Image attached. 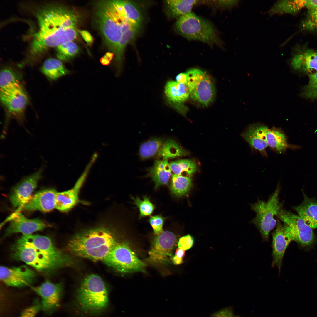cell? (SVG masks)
Instances as JSON below:
<instances>
[{
    "instance_id": "obj_18",
    "label": "cell",
    "mask_w": 317,
    "mask_h": 317,
    "mask_svg": "<svg viewBox=\"0 0 317 317\" xmlns=\"http://www.w3.org/2000/svg\"><path fill=\"white\" fill-rule=\"evenodd\" d=\"M10 219V222L5 233L6 236L16 233H21L23 235H30L43 230L48 225L44 221L39 219H28L20 212H15Z\"/></svg>"
},
{
    "instance_id": "obj_39",
    "label": "cell",
    "mask_w": 317,
    "mask_h": 317,
    "mask_svg": "<svg viewBox=\"0 0 317 317\" xmlns=\"http://www.w3.org/2000/svg\"><path fill=\"white\" fill-rule=\"evenodd\" d=\"M302 26L305 30L317 31V9L308 12L306 18L303 21Z\"/></svg>"
},
{
    "instance_id": "obj_30",
    "label": "cell",
    "mask_w": 317,
    "mask_h": 317,
    "mask_svg": "<svg viewBox=\"0 0 317 317\" xmlns=\"http://www.w3.org/2000/svg\"><path fill=\"white\" fill-rule=\"evenodd\" d=\"M118 1L123 15L131 24L139 29L142 23L143 18L139 8L131 1L118 0Z\"/></svg>"
},
{
    "instance_id": "obj_37",
    "label": "cell",
    "mask_w": 317,
    "mask_h": 317,
    "mask_svg": "<svg viewBox=\"0 0 317 317\" xmlns=\"http://www.w3.org/2000/svg\"><path fill=\"white\" fill-rule=\"evenodd\" d=\"M134 200V203L139 208L140 211L139 218L150 215L155 208L154 205L151 202L149 198L146 196L143 197L144 200H141L137 197L135 198L132 197Z\"/></svg>"
},
{
    "instance_id": "obj_48",
    "label": "cell",
    "mask_w": 317,
    "mask_h": 317,
    "mask_svg": "<svg viewBox=\"0 0 317 317\" xmlns=\"http://www.w3.org/2000/svg\"><path fill=\"white\" fill-rule=\"evenodd\" d=\"M78 31L87 43L89 44H92L93 43V38L89 32L84 30H79Z\"/></svg>"
},
{
    "instance_id": "obj_14",
    "label": "cell",
    "mask_w": 317,
    "mask_h": 317,
    "mask_svg": "<svg viewBox=\"0 0 317 317\" xmlns=\"http://www.w3.org/2000/svg\"><path fill=\"white\" fill-rule=\"evenodd\" d=\"M32 289L41 298V309L50 315L58 307L62 295L63 287L60 283H54L46 281Z\"/></svg>"
},
{
    "instance_id": "obj_36",
    "label": "cell",
    "mask_w": 317,
    "mask_h": 317,
    "mask_svg": "<svg viewBox=\"0 0 317 317\" xmlns=\"http://www.w3.org/2000/svg\"><path fill=\"white\" fill-rule=\"evenodd\" d=\"M79 50L76 44L73 41H68L57 47L56 55L59 60L68 61L74 57Z\"/></svg>"
},
{
    "instance_id": "obj_46",
    "label": "cell",
    "mask_w": 317,
    "mask_h": 317,
    "mask_svg": "<svg viewBox=\"0 0 317 317\" xmlns=\"http://www.w3.org/2000/svg\"><path fill=\"white\" fill-rule=\"evenodd\" d=\"M114 55L112 53L110 52L107 53L100 59V62L101 63L104 65H109L113 58Z\"/></svg>"
},
{
    "instance_id": "obj_28",
    "label": "cell",
    "mask_w": 317,
    "mask_h": 317,
    "mask_svg": "<svg viewBox=\"0 0 317 317\" xmlns=\"http://www.w3.org/2000/svg\"><path fill=\"white\" fill-rule=\"evenodd\" d=\"M165 93L169 100L174 103H181L190 96V90L188 84H181L171 80L165 85Z\"/></svg>"
},
{
    "instance_id": "obj_11",
    "label": "cell",
    "mask_w": 317,
    "mask_h": 317,
    "mask_svg": "<svg viewBox=\"0 0 317 317\" xmlns=\"http://www.w3.org/2000/svg\"><path fill=\"white\" fill-rule=\"evenodd\" d=\"M277 217L284 222L285 229L292 241L304 246H309L314 242L315 236L312 229L298 215L281 208Z\"/></svg>"
},
{
    "instance_id": "obj_23",
    "label": "cell",
    "mask_w": 317,
    "mask_h": 317,
    "mask_svg": "<svg viewBox=\"0 0 317 317\" xmlns=\"http://www.w3.org/2000/svg\"><path fill=\"white\" fill-rule=\"evenodd\" d=\"M294 70L307 73L308 75L317 72V51L307 49L295 54L290 61Z\"/></svg>"
},
{
    "instance_id": "obj_24",
    "label": "cell",
    "mask_w": 317,
    "mask_h": 317,
    "mask_svg": "<svg viewBox=\"0 0 317 317\" xmlns=\"http://www.w3.org/2000/svg\"><path fill=\"white\" fill-rule=\"evenodd\" d=\"M300 205L293 208L306 224L312 229L317 228V200L303 194Z\"/></svg>"
},
{
    "instance_id": "obj_26",
    "label": "cell",
    "mask_w": 317,
    "mask_h": 317,
    "mask_svg": "<svg viewBox=\"0 0 317 317\" xmlns=\"http://www.w3.org/2000/svg\"><path fill=\"white\" fill-rule=\"evenodd\" d=\"M155 184V189L167 184L171 175V171L167 160H157L153 166L147 169Z\"/></svg>"
},
{
    "instance_id": "obj_35",
    "label": "cell",
    "mask_w": 317,
    "mask_h": 317,
    "mask_svg": "<svg viewBox=\"0 0 317 317\" xmlns=\"http://www.w3.org/2000/svg\"><path fill=\"white\" fill-rule=\"evenodd\" d=\"M139 30L136 28L132 27L127 30L123 34L114 54L118 66L121 64L127 45L135 38Z\"/></svg>"
},
{
    "instance_id": "obj_40",
    "label": "cell",
    "mask_w": 317,
    "mask_h": 317,
    "mask_svg": "<svg viewBox=\"0 0 317 317\" xmlns=\"http://www.w3.org/2000/svg\"><path fill=\"white\" fill-rule=\"evenodd\" d=\"M164 218L160 215L151 216L148 222L152 227L154 233L156 235L160 234L163 231V226Z\"/></svg>"
},
{
    "instance_id": "obj_33",
    "label": "cell",
    "mask_w": 317,
    "mask_h": 317,
    "mask_svg": "<svg viewBox=\"0 0 317 317\" xmlns=\"http://www.w3.org/2000/svg\"><path fill=\"white\" fill-rule=\"evenodd\" d=\"M192 179L190 177L173 174L170 188L172 193L178 196L187 194L192 187Z\"/></svg>"
},
{
    "instance_id": "obj_42",
    "label": "cell",
    "mask_w": 317,
    "mask_h": 317,
    "mask_svg": "<svg viewBox=\"0 0 317 317\" xmlns=\"http://www.w3.org/2000/svg\"><path fill=\"white\" fill-rule=\"evenodd\" d=\"M194 239L190 235H187L181 237L178 242V247L183 250L190 249L193 245Z\"/></svg>"
},
{
    "instance_id": "obj_8",
    "label": "cell",
    "mask_w": 317,
    "mask_h": 317,
    "mask_svg": "<svg viewBox=\"0 0 317 317\" xmlns=\"http://www.w3.org/2000/svg\"><path fill=\"white\" fill-rule=\"evenodd\" d=\"M12 257L22 261L39 272H50L59 268L47 255L20 238L11 247Z\"/></svg>"
},
{
    "instance_id": "obj_17",
    "label": "cell",
    "mask_w": 317,
    "mask_h": 317,
    "mask_svg": "<svg viewBox=\"0 0 317 317\" xmlns=\"http://www.w3.org/2000/svg\"><path fill=\"white\" fill-rule=\"evenodd\" d=\"M0 100L9 113L20 119L28 102L23 86L7 92L0 93Z\"/></svg>"
},
{
    "instance_id": "obj_12",
    "label": "cell",
    "mask_w": 317,
    "mask_h": 317,
    "mask_svg": "<svg viewBox=\"0 0 317 317\" xmlns=\"http://www.w3.org/2000/svg\"><path fill=\"white\" fill-rule=\"evenodd\" d=\"M177 241L175 235L168 231L156 235L148 252L146 261L154 265L166 264L172 260Z\"/></svg>"
},
{
    "instance_id": "obj_50",
    "label": "cell",
    "mask_w": 317,
    "mask_h": 317,
    "mask_svg": "<svg viewBox=\"0 0 317 317\" xmlns=\"http://www.w3.org/2000/svg\"><path fill=\"white\" fill-rule=\"evenodd\" d=\"M233 317H240L238 316H233Z\"/></svg>"
},
{
    "instance_id": "obj_49",
    "label": "cell",
    "mask_w": 317,
    "mask_h": 317,
    "mask_svg": "<svg viewBox=\"0 0 317 317\" xmlns=\"http://www.w3.org/2000/svg\"><path fill=\"white\" fill-rule=\"evenodd\" d=\"M308 12L313 11L317 9V0H308L305 4Z\"/></svg>"
},
{
    "instance_id": "obj_47",
    "label": "cell",
    "mask_w": 317,
    "mask_h": 317,
    "mask_svg": "<svg viewBox=\"0 0 317 317\" xmlns=\"http://www.w3.org/2000/svg\"><path fill=\"white\" fill-rule=\"evenodd\" d=\"M176 82L183 84H188V77L187 72L181 73L178 75L176 77Z\"/></svg>"
},
{
    "instance_id": "obj_21",
    "label": "cell",
    "mask_w": 317,
    "mask_h": 317,
    "mask_svg": "<svg viewBox=\"0 0 317 317\" xmlns=\"http://www.w3.org/2000/svg\"><path fill=\"white\" fill-rule=\"evenodd\" d=\"M272 265L276 266L280 272L284 252L292 240L287 234L284 225L279 220L276 224V229L272 234Z\"/></svg>"
},
{
    "instance_id": "obj_32",
    "label": "cell",
    "mask_w": 317,
    "mask_h": 317,
    "mask_svg": "<svg viewBox=\"0 0 317 317\" xmlns=\"http://www.w3.org/2000/svg\"><path fill=\"white\" fill-rule=\"evenodd\" d=\"M41 69L43 73L52 80L57 79L69 73L60 60L53 58L45 60Z\"/></svg>"
},
{
    "instance_id": "obj_29",
    "label": "cell",
    "mask_w": 317,
    "mask_h": 317,
    "mask_svg": "<svg viewBox=\"0 0 317 317\" xmlns=\"http://www.w3.org/2000/svg\"><path fill=\"white\" fill-rule=\"evenodd\" d=\"M22 86L19 74L12 68H3L0 73V93L12 90Z\"/></svg>"
},
{
    "instance_id": "obj_16",
    "label": "cell",
    "mask_w": 317,
    "mask_h": 317,
    "mask_svg": "<svg viewBox=\"0 0 317 317\" xmlns=\"http://www.w3.org/2000/svg\"><path fill=\"white\" fill-rule=\"evenodd\" d=\"M34 272L25 266L8 267L1 266L0 280L7 286L16 287L28 286L34 281Z\"/></svg>"
},
{
    "instance_id": "obj_45",
    "label": "cell",
    "mask_w": 317,
    "mask_h": 317,
    "mask_svg": "<svg viewBox=\"0 0 317 317\" xmlns=\"http://www.w3.org/2000/svg\"><path fill=\"white\" fill-rule=\"evenodd\" d=\"M217 1L220 6L228 9H231L237 6L239 3V0H219Z\"/></svg>"
},
{
    "instance_id": "obj_20",
    "label": "cell",
    "mask_w": 317,
    "mask_h": 317,
    "mask_svg": "<svg viewBox=\"0 0 317 317\" xmlns=\"http://www.w3.org/2000/svg\"><path fill=\"white\" fill-rule=\"evenodd\" d=\"M57 192L53 188L43 190L36 192L21 208L20 210H36L43 212L50 211L55 208V195Z\"/></svg>"
},
{
    "instance_id": "obj_3",
    "label": "cell",
    "mask_w": 317,
    "mask_h": 317,
    "mask_svg": "<svg viewBox=\"0 0 317 317\" xmlns=\"http://www.w3.org/2000/svg\"><path fill=\"white\" fill-rule=\"evenodd\" d=\"M116 2L115 0L100 1L95 4L97 26L114 54L124 32L131 27L136 28L125 17Z\"/></svg>"
},
{
    "instance_id": "obj_2",
    "label": "cell",
    "mask_w": 317,
    "mask_h": 317,
    "mask_svg": "<svg viewBox=\"0 0 317 317\" xmlns=\"http://www.w3.org/2000/svg\"><path fill=\"white\" fill-rule=\"evenodd\" d=\"M110 227L100 226L83 230L74 235L67 249L76 256L93 261H103L117 242Z\"/></svg>"
},
{
    "instance_id": "obj_5",
    "label": "cell",
    "mask_w": 317,
    "mask_h": 317,
    "mask_svg": "<svg viewBox=\"0 0 317 317\" xmlns=\"http://www.w3.org/2000/svg\"><path fill=\"white\" fill-rule=\"evenodd\" d=\"M175 28L180 35L189 40H197L209 45H219L216 31L211 23L190 12L178 18Z\"/></svg>"
},
{
    "instance_id": "obj_27",
    "label": "cell",
    "mask_w": 317,
    "mask_h": 317,
    "mask_svg": "<svg viewBox=\"0 0 317 317\" xmlns=\"http://www.w3.org/2000/svg\"><path fill=\"white\" fill-rule=\"evenodd\" d=\"M307 0H279L267 11L269 16L275 15L295 14L304 7Z\"/></svg>"
},
{
    "instance_id": "obj_9",
    "label": "cell",
    "mask_w": 317,
    "mask_h": 317,
    "mask_svg": "<svg viewBox=\"0 0 317 317\" xmlns=\"http://www.w3.org/2000/svg\"><path fill=\"white\" fill-rule=\"evenodd\" d=\"M186 152L176 141L171 139L160 138L151 139L142 143L139 149L141 157L167 160L185 155Z\"/></svg>"
},
{
    "instance_id": "obj_10",
    "label": "cell",
    "mask_w": 317,
    "mask_h": 317,
    "mask_svg": "<svg viewBox=\"0 0 317 317\" xmlns=\"http://www.w3.org/2000/svg\"><path fill=\"white\" fill-rule=\"evenodd\" d=\"M186 72L191 99L203 106L209 105L215 95L213 83L209 76L205 71L196 68H191Z\"/></svg>"
},
{
    "instance_id": "obj_6",
    "label": "cell",
    "mask_w": 317,
    "mask_h": 317,
    "mask_svg": "<svg viewBox=\"0 0 317 317\" xmlns=\"http://www.w3.org/2000/svg\"><path fill=\"white\" fill-rule=\"evenodd\" d=\"M280 187L279 183L274 192L267 201L258 200L250 204L251 208L256 213L252 222L258 228L264 240H268L269 232L276 224L275 218L278 217L282 204L279 202Z\"/></svg>"
},
{
    "instance_id": "obj_41",
    "label": "cell",
    "mask_w": 317,
    "mask_h": 317,
    "mask_svg": "<svg viewBox=\"0 0 317 317\" xmlns=\"http://www.w3.org/2000/svg\"><path fill=\"white\" fill-rule=\"evenodd\" d=\"M41 309V304L38 300H35L30 306L25 309L19 317H35Z\"/></svg>"
},
{
    "instance_id": "obj_43",
    "label": "cell",
    "mask_w": 317,
    "mask_h": 317,
    "mask_svg": "<svg viewBox=\"0 0 317 317\" xmlns=\"http://www.w3.org/2000/svg\"><path fill=\"white\" fill-rule=\"evenodd\" d=\"M185 255V251L179 248L176 249L175 254L172 261L176 265L180 264L183 262V260Z\"/></svg>"
},
{
    "instance_id": "obj_15",
    "label": "cell",
    "mask_w": 317,
    "mask_h": 317,
    "mask_svg": "<svg viewBox=\"0 0 317 317\" xmlns=\"http://www.w3.org/2000/svg\"><path fill=\"white\" fill-rule=\"evenodd\" d=\"M44 167L42 165L37 171L24 178L13 188L9 199L14 208H19L16 212H18L31 197L38 181L41 177Z\"/></svg>"
},
{
    "instance_id": "obj_7",
    "label": "cell",
    "mask_w": 317,
    "mask_h": 317,
    "mask_svg": "<svg viewBox=\"0 0 317 317\" xmlns=\"http://www.w3.org/2000/svg\"><path fill=\"white\" fill-rule=\"evenodd\" d=\"M102 261L121 272H146L145 263L138 258L126 242H117Z\"/></svg>"
},
{
    "instance_id": "obj_38",
    "label": "cell",
    "mask_w": 317,
    "mask_h": 317,
    "mask_svg": "<svg viewBox=\"0 0 317 317\" xmlns=\"http://www.w3.org/2000/svg\"><path fill=\"white\" fill-rule=\"evenodd\" d=\"M308 75V82L302 94L306 98L317 100V72Z\"/></svg>"
},
{
    "instance_id": "obj_25",
    "label": "cell",
    "mask_w": 317,
    "mask_h": 317,
    "mask_svg": "<svg viewBox=\"0 0 317 317\" xmlns=\"http://www.w3.org/2000/svg\"><path fill=\"white\" fill-rule=\"evenodd\" d=\"M267 142L270 147L281 153L284 152L287 148L299 149V146L289 145L287 138L284 132L280 128L273 127L268 129L266 133Z\"/></svg>"
},
{
    "instance_id": "obj_34",
    "label": "cell",
    "mask_w": 317,
    "mask_h": 317,
    "mask_svg": "<svg viewBox=\"0 0 317 317\" xmlns=\"http://www.w3.org/2000/svg\"><path fill=\"white\" fill-rule=\"evenodd\" d=\"M171 169L174 174L182 175L185 173L187 176H191L196 171L197 166L191 160L182 159L171 162L169 163Z\"/></svg>"
},
{
    "instance_id": "obj_22",
    "label": "cell",
    "mask_w": 317,
    "mask_h": 317,
    "mask_svg": "<svg viewBox=\"0 0 317 317\" xmlns=\"http://www.w3.org/2000/svg\"><path fill=\"white\" fill-rule=\"evenodd\" d=\"M268 129L267 127L264 124L260 123H254L249 125L241 135L252 148L266 156L265 149L268 146L266 134Z\"/></svg>"
},
{
    "instance_id": "obj_44",
    "label": "cell",
    "mask_w": 317,
    "mask_h": 317,
    "mask_svg": "<svg viewBox=\"0 0 317 317\" xmlns=\"http://www.w3.org/2000/svg\"><path fill=\"white\" fill-rule=\"evenodd\" d=\"M233 316L232 308H227L214 313L211 317H233Z\"/></svg>"
},
{
    "instance_id": "obj_19",
    "label": "cell",
    "mask_w": 317,
    "mask_h": 317,
    "mask_svg": "<svg viewBox=\"0 0 317 317\" xmlns=\"http://www.w3.org/2000/svg\"><path fill=\"white\" fill-rule=\"evenodd\" d=\"M91 167L90 165H87L85 171L72 188L67 191L56 193L55 197V208L61 212H66L71 209L80 201L78 198V194L80 189Z\"/></svg>"
},
{
    "instance_id": "obj_13",
    "label": "cell",
    "mask_w": 317,
    "mask_h": 317,
    "mask_svg": "<svg viewBox=\"0 0 317 317\" xmlns=\"http://www.w3.org/2000/svg\"><path fill=\"white\" fill-rule=\"evenodd\" d=\"M20 238L48 256L61 268L70 265L72 260L57 248L48 237L39 235H23Z\"/></svg>"
},
{
    "instance_id": "obj_4",
    "label": "cell",
    "mask_w": 317,
    "mask_h": 317,
    "mask_svg": "<svg viewBox=\"0 0 317 317\" xmlns=\"http://www.w3.org/2000/svg\"><path fill=\"white\" fill-rule=\"evenodd\" d=\"M77 308L92 315L101 313L109 303L108 291L104 282L99 276L88 275L82 280L76 293Z\"/></svg>"
},
{
    "instance_id": "obj_1",
    "label": "cell",
    "mask_w": 317,
    "mask_h": 317,
    "mask_svg": "<svg viewBox=\"0 0 317 317\" xmlns=\"http://www.w3.org/2000/svg\"><path fill=\"white\" fill-rule=\"evenodd\" d=\"M38 29L33 36L30 52L33 55L72 41L77 36L79 16L73 9L61 5H48L36 13Z\"/></svg>"
},
{
    "instance_id": "obj_31",
    "label": "cell",
    "mask_w": 317,
    "mask_h": 317,
    "mask_svg": "<svg viewBox=\"0 0 317 317\" xmlns=\"http://www.w3.org/2000/svg\"><path fill=\"white\" fill-rule=\"evenodd\" d=\"M197 0H169L165 1L167 12L171 18H177L191 12Z\"/></svg>"
}]
</instances>
